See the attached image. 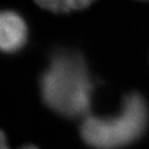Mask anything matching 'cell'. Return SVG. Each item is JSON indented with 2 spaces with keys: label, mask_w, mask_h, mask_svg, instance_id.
<instances>
[{
  "label": "cell",
  "mask_w": 149,
  "mask_h": 149,
  "mask_svg": "<svg viewBox=\"0 0 149 149\" xmlns=\"http://www.w3.org/2000/svg\"><path fill=\"white\" fill-rule=\"evenodd\" d=\"M40 85L44 102L62 116L81 117L90 109L93 82L85 59L78 52H54Z\"/></svg>",
  "instance_id": "cell-1"
},
{
  "label": "cell",
  "mask_w": 149,
  "mask_h": 149,
  "mask_svg": "<svg viewBox=\"0 0 149 149\" xmlns=\"http://www.w3.org/2000/svg\"><path fill=\"white\" fill-rule=\"evenodd\" d=\"M148 122V106L140 93L132 92L122 100L115 116H88L80 134L84 142L95 149H119L135 142L144 133Z\"/></svg>",
  "instance_id": "cell-2"
},
{
  "label": "cell",
  "mask_w": 149,
  "mask_h": 149,
  "mask_svg": "<svg viewBox=\"0 0 149 149\" xmlns=\"http://www.w3.org/2000/svg\"><path fill=\"white\" fill-rule=\"evenodd\" d=\"M28 28L24 19L13 10H0V51L17 53L24 48Z\"/></svg>",
  "instance_id": "cell-3"
},
{
  "label": "cell",
  "mask_w": 149,
  "mask_h": 149,
  "mask_svg": "<svg viewBox=\"0 0 149 149\" xmlns=\"http://www.w3.org/2000/svg\"><path fill=\"white\" fill-rule=\"evenodd\" d=\"M35 2L42 8H46L53 13H66L63 0H35Z\"/></svg>",
  "instance_id": "cell-4"
},
{
  "label": "cell",
  "mask_w": 149,
  "mask_h": 149,
  "mask_svg": "<svg viewBox=\"0 0 149 149\" xmlns=\"http://www.w3.org/2000/svg\"><path fill=\"white\" fill-rule=\"evenodd\" d=\"M94 0H63L66 13L70 10H78V9L87 8Z\"/></svg>",
  "instance_id": "cell-5"
},
{
  "label": "cell",
  "mask_w": 149,
  "mask_h": 149,
  "mask_svg": "<svg viewBox=\"0 0 149 149\" xmlns=\"http://www.w3.org/2000/svg\"><path fill=\"white\" fill-rule=\"evenodd\" d=\"M0 149H9V147H7L6 145V138H5V135L3 134L2 130H0ZM21 149H38V148L33 146V145H27V146L22 147Z\"/></svg>",
  "instance_id": "cell-6"
}]
</instances>
